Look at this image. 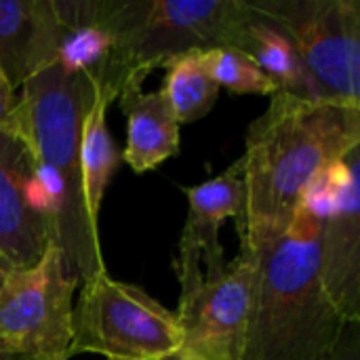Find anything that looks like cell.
<instances>
[{
    "label": "cell",
    "instance_id": "cell-14",
    "mask_svg": "<svg viewBox=\"0 0 360 360\" xmlns=\"http://www.w3.org/2000/svg\"><path fill=\"white\" fill-rule=\"evenodd\" d=\"M93 97L80 129V177L91 224L97 228L105 190L118 169L120 152L108 129V108L116 99L108 89L91 82Z\"/></svg>",
    "mask_w": 360,
    "mask_h": 360
},
{
    "label": "cell",
    "instance_id": "cell-2",
    "mask_svg": "<svg viewBox=\"0 0 360 360\" xmlns=\"http://www.w3.org/2000/svg\"><path fill=\"white\" fill-rule=\"evenodd\" d=\"M21 89L19 139L32 162L27 205L46 221L70 274L78 281L103 274L99 228L89 219L80 177V129L93 97L91 80L84 74H63L55 59Z\"/></svg>",
    "mask_w": 360,
    "mask_h": 360
},
{
    "label": "cell",
    "instance_id": "cell-12",
    "mask_svg": "<svg viewBox=\"0 0 360 360\" xmlns=\"http://www.w3.org/2000/svg\"><path fill=\"white\" fill-rule=\"evenodd\" d=\"M61 38L51 0H0V70L13 91L57 59Z\"/></svg>",
    "mask_w": 360,
    "mask_h": 360
},
{
    "label": "cell",
    "instance_id": "cell-1",
    "mask_svg": "<svg viewBox=\"0 0 360 360\" xmlns=\"http://www.w3.org/2000/svg\"><path fill=\"white\" fill-rule=\"evenodd\" d=\"M360 148V103L276 91L245 139L243 209L236 232L243 251L278 238L310 188Z\"/></svg>",
    "mask_w": 360,
    "mask_h": 360
},
{
    "label": "cell",
    "instance_id": "cell-22",
    "mask_svg": "<svg viewBox=\"0 0 360 360\" xmlns=\"http://www.w3.org/2000/svg\"><path fill=\"white\" fill-rule=\"evenodd\" d=\"M0 360H34V359H23V356H11V354H0Z\"/></svg>",
    "mask_w": 360,
    "mask_h": 360
},
{
    "label": "cell",
    "instance_id": "cell-18",
    "mask_svg": "<svg viewBox=\"0 0 360 360\" xmlns=\"http://www.w3.org/2000/svg\"><path fill=\"white\" fill-rule=\"evenodd\" d=\"M0 131L19 137V103L2 70H0Z\"/></svg>",
    "mask_w": 360,
    "mask_h": 360
},
{
    "label": "cell",
    "instance_id": "cell-17",
    "mask_svg": "<svg viewBox=\"0 0 360 360\" xmlns=\"http://www.w3.org/2000/svg\"><path fill=\"white\" fill-rule=\"evenodd\" d=\"M200 55L219 89H228L234 95H274L278 91L255 61L236 49L213 46L200 51Z\"/></svg>",
    "mask_w": 360,
    "mask_h": 360
},
{
    "label": "cell",
    "instance_id": "cell-21",
    "mask_svg": "<svg viewBox=\"0 0 360 360\" xmlns=\"http://www.w3.org/2000/svg\"><path fill=\"white\" fill-rule=\"evenodd\" d=\"M11 270H13V268H11V266L0 257V287H2V283H4V278L11 274Z\"/></svg>",
    "mask_w": 360,
    "mask_h": 360
},
{
    "label": "cell",
    "instance_id": "cell-13",
    "mask_svg": "<svg viewBox=\"0 0 360 360\" xmlns=\"http://www.w3.org/2000/svg\"><path fill=\"white\" fill-rule=\"evenodd\" d=\"M127 114V148L120 158L137 175L154 171L179 152V122L165 95L158 91L127 89L118 95Z\"/></svg>",
    "mask_w": 360,
    "mask_h": 360
},
{
    "label": "cell",
    "instance_id": "cell-3",
    "mask_svg": "<svg viewBox=\"0 0 360 360\" xmlns=\"http://www.w3.org/2000/svg\"><path fill=\"white\" fill-rule=\"evenodd\" d=\"M321 198L310 188L291 226L255 249L257 274L240 360H331L348 325L319 272Z\"/></svg>",
    "mask_w": 360,
    "mask_h": 360
},
{
    "label": "cell",
    "instance_id": "cell-20",
    "mask_svg": "<svg viewBox=\"0 0 360 360\" xmlns=\"http://www.w3.org/2000/svg\"><path fill=\"white\" fill-rule=\"evenodd\" d=\"M165 360H211V359H207V356H202V354H198V352H194V350H190V348H181V350H177L175 354L167 356Z\"/></svg>",
    "mask_w": 360,
    "mask_h": 360
},
{
    "label": "cell",
    "instance_id": "cell-19",
    "mask_svg": "<svg viewBox=\"0 0 360 360\" xmlns=\"http://www.w3.org/2000/svg\"><path fill=\"white\" fill-rule=\"evenodd\" d=\"M331 360H360V325H348Z\"/></svg>",
    "mask_w": 360,
    "mask_h": 360
},
{
    "label": "cell",
    "instance_id": "cell-16",
    "mask_svg": "<svg viewBox=\"0 0 360 360\" xmlns=\"http://www.w3.org/2000/svg\"><path fill=\"white\" fill-rule=\"evenodd\" d=\"M165 95L179 127L205 118L219 99V86L209 74L200 51L177 55L162 63Z\"/></svg>",
    "mask_w": 360,
    "mask_h": 360
},
{
    "label": "cell",
    "instance_id": "cell-5",
    "mask_svg": "<svg viewBox=\"0 0 360 360\" xmlns=\"http://www.w3.org/2000/svg\"><path fill=\"white\" fill-rule=\"evenodd\" d=\"M184 348L177 314L108 272L82 281L72 319V356L165 360Z\"/></svg>",
    "mask_w": 360,
    "mask_h": 360
},
{
    "label": "cell",
    "instance_id": "cell-10",
    "mask_svg": "<svg viewBox=\"0 0 360 360\" xmlns=\"http://www.w3.org/2000/svg\"><path fill=\"white\" fill-rule=\"evenodd\" d=\"M181 190L188 198V215L177 245L175 274L181 295H186L202 276H211L226 266L219 230L228 219H238L243 209L240 158L219 175Z\"/></svg>",
    "mask_w": 360,
    "mask_h": 360
},
{
    "label": "cell",
    "instance_id": "cell-4",
    "mask_svg": "<svg viewBox=\"0 0 360 360\" xmlns=\"http://www.w3.org/2000/svg\"><path fill=\"white\" fill-rule=\"evenodd\" d=\"M80 13L114 36L112 53L86 78L118 99L177 55L234 49L251 6L249 0H80Z\"/></svg>",
    "mask_w": 360,
    "mask_h": 360
},
{
    "label": "cell",
    "instance_id": "cell-6",
    "mask_svg": "<svg viewBox=\"0 0 360 360\" xmlns=\"http://www.w3.org/2000/svg\"><path fill=\"white\" fill-rule=\"evenodd\" d=\"M78 283L55 240L46 243L34 266L13 268L0 287V354L34 360L70 359Z\"/></svg>",
    "mask_w": 360,
    "mask_h": 360
},
{
    "label": "cell",
    "instance_id": "cell-9",
    "mask_svg": "<svg viewBox=\"0 0 360 360\" xmlns=\"http://www.w3.org/2000/svg\"><path fill=\"white\" fill-rule=\"evenodd\" d=\"M257 257L238 249V255L186 295L175 310L184 348L211 360H240L251 314Z\"/></svg>",
    "mask_w": 360,
    "mask_h": 360
},
{
    "label": "cell",
    "instance_id": "cell-7",
    "mask_svg": "<svg viewBox=\"0 0 360 360\" xmlns=\"http://www.w3.org/2000/svg\"><path fill=\"white\" fill-rule=\"evenodd\" d=\"M297 51L323 97L360 103L359 0H251Z\"/></svg>",
    "mask_w": 360,
    "mask_h": 360
},
{
    "label": "cell",
    "instance_id": "cell-8",
    "mask_svg": "<svg viewBox=\"0 0 360 360\" xmlns=\"http://www.w3.org/2000/svg\"><path fill=\"white\" fill-rule=\"evenodd\" d=\"M323 224L319 272L346 325H360V148L335 162L314 186Z\"/></svg>",
    "mask_w": 360,
    "mask_h": 360
},
{
    "label": "cell",
    "instance_id": "cell-11",
    "mask_svg": "<svg viewBox=\"0 0 360 360\" xmlns=\"http://www.w3.org/2000/svg\"><path fill=\"white\" fill-rule=\"evenodd\" d=\"M30 171L25 143L0 131V257L15 270L34 266L51 240L46 221L30 209L25 198Z\"/></svg>",
    "mask_w": 360,
    "mask_h": 360
},
{
    "label": "cell",
    "instance_id": "cell-15",
    "mask_svg": "<svg viewBox=\"0 0 360 360\" xmlns=\"http://www.w3.org/2000/svg\"><path fill=\"white\" fill-rule=\"evenodd\" d=\"M234 49L251 57L255 65L274 82L278 91L297 97H308V99L323 97L314 80L306 72L291 40L274 23L259 17L253 11V6H251V17L243 25Z\"/></svg>",
    "mask_w": 360,
    "mask_h": 360
}]
</instances>
